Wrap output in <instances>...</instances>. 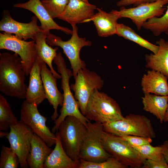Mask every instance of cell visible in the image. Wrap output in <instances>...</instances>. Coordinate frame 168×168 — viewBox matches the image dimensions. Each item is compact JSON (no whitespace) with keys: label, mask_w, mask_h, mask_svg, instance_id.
Here are the masks:
<instances>
[{"label":"cell","mask_w":168,"mask_h":168,"mask_svg":"<svg viewBox=\"0 0 168 168\" xmlns=\"http://www.w3.org/2000/svg\"><path fill=\"white\" fill-rule=\"evenodd\" d=\"M161 146L162 154L166 161L168 164V140L164 141Z\"/></svg>","instance_id":"36"},{"label":"cell","mask_w":168,"mask_h":168,"mask_svg":"<svg viewBox=\"0 0 168 168\" xmlns=\"http://www.w3.org/2000/svg\"><path fill=\"white\" fill-rule=\"evenodd\" d=\"M168 79L159 72L153 70H148L142 79L141 84L143 93L168 96Z\"/></svg>","instance_id":"20"},{"label":"cell","mask_w":168,"mask_h":168,"mask_svg":"<svg viewBox=\"0 0 168 168\" xmlns=\"http://www.w3.org/2000/svg\"><path fill=\"white\" fill-rule=\"evenodd\" d=\"M86 130V125L77 118L68 116L57 131L63 148L73 160L79 161V155Z\"/></svg>","instance_id":"5"},{"label":"cell","mask_w":168,"mask_h":168,"mask_svg":"<svg viewBox=\"0 0 168 168\" xmlns=\"http://www.w3.org/2000/svg\"><path fill=\"white\" fill-rule=\"evenodd\" d=\"M37 106L36 104L25 100L21 107L20 120L51 147L55 144L56 135L47 126V118L40 113Z\"/></svg>","instance_id":"10"},{"label":"cell","mask_w":168,"mask_h":168,"mask_svg":"<svg viewBox=\"0 0 168 168\" xmlns=\"http://www.w3.org/2000/svg\"><path fill=\"white\" fill-rule=\"evenodd\" d=\"M142 28L149 30L156 36L163 33L168 35V6L162 16L149 19L143 24Z\"/></svg>","instance_id":"28"},{"label":"cell","mask_w":168,"mask_h":168,"mask_svg":"<svg viewBox=\"0 0 168 168\" xmlns=\"http://www.w3.org/2000/svg\"><path fill=\"white\" fill-rule=\"evenodd\" d=\"M25 72L18 55L9 52L0 53V91L21 99H25L27 86Z\"/></svg>","instance_id":"1"},{"label":"cell","mask_w":168,"mask_h":168,"mask_svg":"<svg viewBox=\"0 0 168 168\" xmlns=\"http://www.w3.org/2000/svg\"><path fill=\"white\" fill-rule=\"evenodd\" d=\"M97 10L98 12L85 22L93 21L100 37H105L116 34L119 17L111 11L108 13L98 8Z\"/></svg>","instance_id":"19"},{"label":"cell","mask_w":168,"mask_h":168,"mask_svg":"<svg viewBox=\"0 0 168 168\" xmlns=\"http://www.w3.org/2000/svg\"><path fill=\"white\" fill-rule=\"evenodd\" d=\"M168 3V0H157L129 8L121 7L119 11L112 10L111 11L119 19H130L137 29L139 30L142 28L143 24L149 19L162 16L166 10L164 7Z\"/></svg>","instance_id":"12"},{"label":"cell","mask_w":168,"mask_h":168,"mask_svg":"<svg viewBox=\"0 0 168 168\" xmlns=\"http://www.w3.org/2000/svg\"><path fill=\"white\" fill-rule=\"evenodd\" d=\"M156 43L159 46L157 53L145 55L146 67L159 72L168 78V41L160 38Z\"/></svg>","instance_id":"23"},{"label":"cell","mask_w":168,"mask_h":168,"mask_svg":"<svg viewBox=\"0 0 168 168\" xmlns=\"http://www.w3.org/2000/svg\"><path fill=\"white\" fill-rule=\"evenodd\" d=\"M72 27V33L68 40L63 41L60 37L49 33L47 34L46 42L50 46L59 47L62 49L63 53L69 61L75 79L80 70L86 68L84 61L80 58L81 50L85 46H91L92 43L85 38L78 36L76 25Z\"/></svg>","instance_id":"6"},{"label":"cell","mask_w":168,"mask_h":168,"mask_svg":"<svg viewBox=\"0 0 168 168\" xmlns=\"http://www.w3.org/2000/svg\"><path fill=\"white\" fill-rule=\"evenodd\" d=\"M16 8L27 10L33 13L40 21L43 31L47 34L51 30H60L68 35H72V30L56 23L44 7L40 0H29L24 3L15 4Z\"/></svg>","instance_id":"16"},{"label":"cell","mask_w":168,"mask_h":168,"mask_svg":"<svg viewBox=\"0 0 168 168\" xmlns=\"http://www.w3.org/2000/svg\"><path fill=\"white\" fill-rule=\"evenodd\" d=\"M133 147L145 160L158 159L163 156L161 146L154 147L148 144Z\"/></svg>","instance_id":"32"},{"label":"cell","mask_w":168,"mask_h":168,"mask_svg":"<svg viewBox=\"0 0 168 168\" xmlns=\"http://www.w3.org/2000/svg\"><path fill=\"white\" fill-rule=\"evenodd\" d=\"M120 137L133 147L140 146L150 144L152 142V138L149 137L133 135H126Z\"/></svg>","instance_id":"33"},{"label":"cell","mask_w":168,"mask_h":168,"mask_svg":"<svg viewBox=\"0 0 168 168\" xmlns=\"http://www.w3.org/2000/svg\"><path fill=\"white\" fill-rule=\"evenodd\" d=\"M53 61L57 66L58 72L61 76V85L63 91V101L60 114L54 121V127L58 128L60 124L68 116H74L84 124H86L89 120L81 112L77 102L71 91L69 80L73 76L72 72L67 68L60 52L57 54Z\"/></svg>","instance_id":"2"},{"label":"cell","mask_w":168,"mask_h":168,"mask_svg":"<svg viewBox=\"0 0 168 168\" xmlns=\"http://www.w3.org/2000/svg\"><path fill=\"white\" fill-rule=\"evenodd\" d=\"M102 124L105 132L119 137L133 135L152 138L156 137L150 119L144 115L130 114L122 119Z\"/></svg>","instance_id":"4"},{"label":"cell","mask_w":168,"mask_h":168,"mask_svg":"<svg viewBox=\"0 0 168 168\" xmlns=\"http://www.w3.org/2000/svg\"><path fill=\"white\" fill-rule=\"evenodd\" d=\"M116 34L136 43L153 54L157 53L159 49L158 45L152 43L143 38L131 28L123 24L118 23Z\"/></svg>","instance_id":"26"},{"label":"cell","mask_w":168,"mask_h":168,"mask_svg":"<svg viewBox=\"0 0 168 168\" xmlns=\"http://www.w3.org/2000/svg\"><path fill=\"white\" fill-rule=\"evenodd\" d=\"M55 146L46 159L44 168H78L79 161L73 160L63 147L59 136L56 132Z\"/></svg>","instance_id":"22"},{"label":"cell","mask_w":168,"mask_h":168,"mask_svg":"<svg viewBox=\"0 0 168 168\" xmlns=\"http://www.w3.org/2000/svg\"><path fill=\"white\" fill-rule=\"evenodd\" d=\"M37 18L34 16L29 23L20 22L12 17L8 11L5 10L0 21V30L14 34L17 38L25 40L31 39L35 41L37 34L43 31L40 26L37 25Z\"/></svg>","instance_id":"14"},{"label":"cell","mask_w":168,"mask_h":168,"mask_svg":"<svg viewBox=\"0 0 168 168\" xmlns=\"http://www.w3.org/2000/svg\"><path fill=\"white\" fill-rule=\"evenodd\" d=\"M43 61L37 55L30 73L29 85L25 98L29 102L35 104L37 105L46 99L40 73Z\"/></svg>","instance_id":"18"},{"label":"cell","mask_w":168,"mask_h":168,"mask_svg":"<svg viewBox=\"0 0 168 168\" xmlns=\"http://www.w3.org/2000/svg\"><path fill=\"white\" fill-rule=\"evenodd\" d=\"M75 83L70 86L80 110L85 116L86 108L90 98L95 90L100 91L104 82L96 72L86 68L80 70L74 79Z\"/></svg>","instance_id":"9"},{"label":"cell","mask_w":168,"mask_h":168,"mask_svg":"<svg viewBox=\"0 0 168 168\" xmlns=\"http://www.w3.org/2000/svg\"><path fill=\"white\" fill-rule=\"evenodd\" d=\"M102 142L105 149L111 156L128 167L142 166L145 160L133 146L120 137L104 130Z\"/></svg>","instance_id":"7"},{"label":"cell","mask_w":168,"mask_h":168,"mask_svg":"<svg viewBox=\"0 0 168 168\" xmlns=\"http://www.w3.org/2000/svg\"><path fill=\"white\" fill-rule=\"evenodd\" d=\"M95 90L87 104L85 116L89 121L103 124L122 119L119 105L104 92Z\"/></svg>","instance_id":"3"},{"label":"cell","mask_w":168,"mask_h":168,"mask_svg":"<svg viewBox=\"0 0 168 168\" xmlns=\"http://www.w3.org/2000/svg\"><path fill=\"white\" fill-rule=\"evenodd\" d=\"M163 122H168V103L167 110Z\"/></svg>","instance_id":"38"},{"label":"cell","mask_w":168,"mask_h":168,"mask_svg":"<svg viewBox=\"0 0 168 168\" xmlns=\"http://www.w3.org/2000/svg\"><path fill=\"white\" fill-rule=\"evenodd\" d=\"M17 119L5 97L0 94V130L7 131L10 127L16 124Z\"/></svg>","instance_id":"27"},{"label":"cell","mask_w":168,"mask_h":168,"mask_svg":"<svg viewBox=\"0 0 168 168\" xmlns=\"http://www.w3.org/2000/svg\"><path fill=\"white\" fill-rule=\"evenodd\" d=\"M127 166L112 156L107 160L99 162H92L79 160L78 168H126Z\"/></svg>","instance_id":"30"},{"label":"cell","mask_w":168,"mask_h":168,"mask_svg":"<svg viewBox=\"0 0 168 168\" xmlns=\"http://www.w3.org/2000/svg\"><path fill=\"white\" fill-rule=\"evenodd\" d=\"M33 133L21 120L11 126L6 137L10 147L18 156L21 168L28 167L27 159L30 148V140Z\"/></svg>","instance_id":"13"},{"label":"cell","mask_w":168,"mask_h":168,"mask_svg":"<svg viewBox=\"0 0 168 168\" xmlns=\"http://www.w3.org/2000/svg\"><path fill=\"white\" fill-rule=\"evenodd\" d=\"M85 2H88V0H81Z\"/></svg>","instance_id":"39"},{"label":"cell","mask_w":168,"mask_h":168,"mask_svg":"<svg viewBox=\"0 0 168 168\" xmlns=\"http://www.w3.org/2000/svg\"><path fill=\"white\" fill-rule=\"evenodd\" d=\"M40 73L46 98L54 109L51 118L52 120L54 121L59 116L58 108L59 105L62 106L63 105V94L58 88L57 79L54 77L43 61L41 64Z\"/></svg>","instance_id":"17"},{"label":"cell","mask_w":168,"mask_h":168,"mask_svg":"<svg viewBox=\"0 0 168 168\" xmlns=\"http://www.w3.org/2000/svg\"><path fill=\"white\" fill-rule=\"evenodd\" d=\"M46 33L43 31L38 33L36 35L35 42L37 55L48 65L53 75L57 79H61V76L54 69L52 62L57 55L58 48H53L46 42Z\"/></svg>","instance_id":"24"},{"label":"cell","mask_w":168,"mask_h":168,"mask_svg":"<svg viewBox=\"0 0 168 168\" xmlns=\"http://www.w3.org/2000/svg\"><path fill=\"white\" fill-rule=\"evenodd\" d=\"M30 144V150L27 159L28 167L44 168V163L53 149L41 138L34 133Z\"/></svg>","instance_id":"21"},{"label":"cell","mask_w":168,"mask_h":168,"mask_svg":"<svg viewBox=\"0 0 168 168\" xmlns=\"http://www.w3.org/2000/svg\"><path fill=\"white\" fill-rule=\"evenodd\" d=\"M143 110L155 116L161 123L163 122L168 103V96L144 94L142 97Z\"/></svg>","instance_id":"25"},{"label":"cell","mask_w":168,"mask_h":168,"mask_svg":"<svg viewBox=\"0 0 168 168\" xmlns=\"http://www.w3.org/2000/svg\"><path fill=\"white\" fill-rule=\"evenodd\" d=\"M69 0H41L42 4L53 18H58L64 10Z\"/></svg>","instance_id":"31"},{"label":"cell","mask_w":168,"mask_h":168,"mask_svg":"<svg viewBox=\"0 0 168 168\" xmlns=\"http://www.w3.org/2000/svg\"><path fill=\"white\" fill-rule=\"evenodd\" d=\"M96 5L81 0H69L64 10L58 18L70 24L72 26L85 22L95 14Z\"/></svg>","instance_id":"15"},{"label":"cell","mask_w":168,"mask_h":168,"mask_svg":"<svg viewBox=\"0 0 168 168\" xmlns=\"http://www.w3.org/2000/svg\"><path fill=\"white\" fill-rule=\"evenodd\" d=\"M157 0H119L116 3V6L119 7H126L132 5L135 7L139 5L156 1Z\"/></svg>","instance_id":"35"},{"label":"cell","mask_w":168,"mask_h":168,"mask_svg":"<svg viewBox=\"0 0 168 168\" xmlns=\"http://www.w3.org/2000/svg\"><path fill=\"white\" fill-rule=\"evenodd\" d=\"M9 132L7 131H0V138H2L4 137H6L8 135Z\"/></svg>","instance_id":"37"},{"label":"cell","mask_w":168,"mask_h":168,"mask_svg":"<svg viewBox=\"0 0 168 168\" xmlns=\"http://www.w3.org/2000/svg\"><path fill=\"white\" fill-rule=\"evenodd\" d=\"M20 165L16 153L10 147L2 146L0 156V168H17Z\"/></svg>","instance_id":"29"},{"label":"cell","mask_w":168,"mask_h":168,"mask_svg":"<svg viewBox=\"0 0 168 168\" xmlns=\"http://www.w3.org/2000/svg\"><path fill=\"white\" fill-rule=\"evenodd\" d=\"M143 168H168V164L163 156L155 160H146L142 166Z\"/></svg>","instance_id":"34"},{"label":"cell","mask_w":168,"mask_h":168,"mask_svg":"<svg viewBox=\"0 0 168 168\" xmlns=\"http://www.w3.org/2000/svg\"><path fill=\"white\" fill-rule=\"evenodd\" d=\"M0 49L11 51L19 55L26 75L30 74L37 56L35 41H26L15 35L0 33Z\"/></svg>","instance_id":"11"},{"label":"cell","mask_w":168,"mask_h":168,"mask_svg":"<svg viewBox=\"0 0 168 168\" xmlns=\"http://www.w3.org/2000/svg\"><path fill=\"white\" fill-rule=\"evenodd\" d=\"M101 124L89 121L79 155L80 159L92 162L107 160L111 156L105 149L102 142L104 131Z\"/></svg>","instance_id":"8"}]
</instances>
